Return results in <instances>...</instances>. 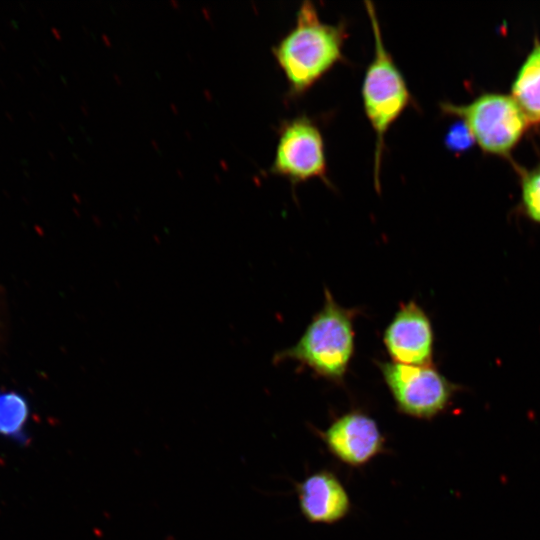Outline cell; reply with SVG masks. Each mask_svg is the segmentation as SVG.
<instances>
[{
	"label": "cell",
	"mask_w": 540,
	"mask_h": 540,
	"mask_svg": "<svg viewBox=\"0 0 540 540\" xmlns=\"http://www.w3.org/2000/svg\"><path fill=\"white\" fill-rule=\"evenodd\" d=\"M521 202L525 214L540 223V162L521 176Z\"/></svg>",
	"instance_id": "12"
},
{
	"label": "cell",
	"mask_w": 540,
	"mask_h": 540,
	"mask_svg": "<svg viewBox=\"0 0 540 540\" xmlns=\"http://www.w3.org/2000/svg\"><path fill=\"white\" fill-rule=\"evenodd\" d=\"M376 365L397 412L416 420L431 421L443 414L460 390L432 364L376 361Z\"/></svg>",
	"instance_id": "4"
},
{
	"label": "cell",
	"mask_w": 540,
	"mask_h": 540,
	"mask_svg": "<svg viewBox=\"0 0 540 540\" xmlns=\"http://www.w3.org/2000/svg\"><path fill=\"white\" fill-rule=\"evenodd\" d=\"M30 408L27 399L15 391H0V436L19 443L27 440Z\"/></svg>",
	"instance_id": "11"
},
{
	"label": "cell",
	"mask_w": 540,
	"mask_h": 540,
	"mask_svg": "<svg viewBox=\"0 0 540 540\" xmlns=\"http://www.w3.org/2000/svg\"><path fill=\"white\" fill-rule=\"evenodd\" d=\"M444 143L452 152H464L475 143V139L465 122L459 119L450 126Z\"/></svg>",
	"instance_id": "13"
},
{
	"label": "cell",
	"mask_w": 540,
	"mask_h": 540,
	"mask_svg": "<svg viewBox=\"0 0 540 540\" xmlns=\"http://www.w3.org/2000/svg\"><path fill=\"white\" fill-rule=\"evenodd\" d=\"M440 107L464 121L475 142L493 155L509 156L529 125L517 102L505 94L483 93L468 104L444 102Z\"/></svg>",
	"instance_id": "5"
},
{
	"label": "cell",
	"mask_w": 540,
	"mask_h": 540,
	"mask_svg": "<svg viewBox=\"0 0 540 540\" xmlns=\"http://www.w3.org/2000/svg\"><path fill=\"white\" fill-rule=\"evenodd\" d=\"M391 361L405 365L432 364L434 331L426 311L415 301L401 303L382 334Z\"/></svg>",
	"instance_id": "8"
},
{
	"label": "cell",
	"mask_w": 540,
	"mask_h": 540,
	"mask_svg": "<svg viewBox=\"0 0 540 540\" xmlns=\"http://www.w3.org/2000/svg\"><path fill=\"white\" fill-rule=\"evenodd\" d=\"M347 38L345 23L328 24L320 20L314 4L303 1L293 28L272 48L284 73L289 94L299 96L344 59Z\"/></svg>",
	"instance_id": "2"
},
{
	"label": "cell",
	"mask_w": 540,
	"mask_h": 540,
	"mask_svg": "<svg viewBox=\"0 0 540 540\" xmlns=\"http://www.w3.org/2000/svg\"><path fill=\"white\" fill-rule=\"evenodd\" d=\"M513 99L529 124L540 125V41L534 45L520 66L511 86Z\"/></svg>",
	"instance_id": "10"
},
{
	"label": "cell",
	"mask_w": 540,
	"mask_h": 540,
	"mask_svg": "<svg viewBox=\"0 0 540 540\" xmlns=\"http://www.w3.org/2000/svg\"><path fill=\"white\" fill-rule=\"evenodd\" d=\"M364 4L374 35V56L366 69L361 93L365 115L376 136L374 185L379 191L385 135L412 98L404 76L384 45L373 3L365 1Z\"/></svg>",
	"instance_id": "3"
},
{
	"label": "cell",
	"mask_w": 540,
	"mask_h": 540,
	"mask_svg": "<svg viewBox=\"0 0 540 540\" xmlns=\"http://www.w3.org/2000/svg\"><path fill=\"white\" fill-rule=\"evenodd\" d=\"M330 455L341 464L360 469L387 453L386 438L378 422L360 408L332 419L323 429H314Z\"/></svg>",
	"instance_id": "7"
},
{
	"label": "cell",
	"mask_w": 540,
	"mask_h": 540,
	"mask_svg": "<svg viewBox=\"0 0 540 540\" xmlns=\"http://www.w3.org/2000/svg\"><path fill=\"white\" fill-rule=\"evenodd\" d=\"M361 309L340 305L325 287L322 307L310 319L298 341L277 352L273 362L293 361L317 378L343 385L355 352L354 322Z\"/></svg>",
	"instance_id": "1"
},
{
	"label": "cell",
	"mask_w": 540,
	"mask_h": 540,
	"mask_svg": "<svg viewBox=\"0 0 540 540\" xmlns=\"http://www.w3.org/2000/svg\"><path fill=\"white\" fill-rule=\"evenodd\" d=\"M270 171L293 184L312 178L328 183L325 144L313 120L301 115L282 123Z\"/></svg>",
	"instance_id": "6"
},
{
	"label": "cell",
	"mask_w": 540,
	"mask_h": 540,
	"mask_svg": "<svg viewBox=\"0 0 540 540\" xmlns=\"http://www.w3.org/2000/svg\"><path fill=\"white\" fill-rule=\"evenodd\" d=\"M302 516L309 523L334 525L352 510L350 495L332 470L323 468L295 483Z\"/></svg>",
	"instance_id": "9"
}]
</instances>
